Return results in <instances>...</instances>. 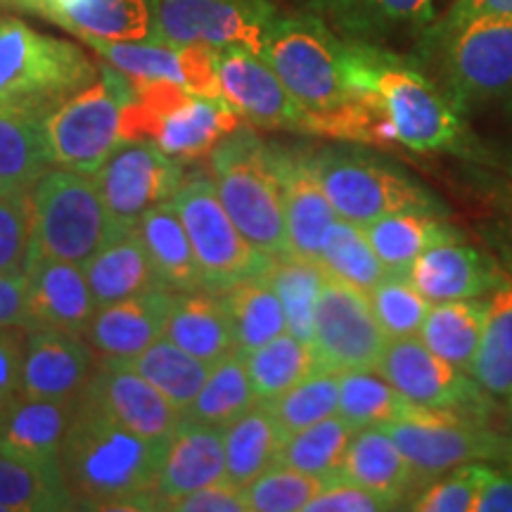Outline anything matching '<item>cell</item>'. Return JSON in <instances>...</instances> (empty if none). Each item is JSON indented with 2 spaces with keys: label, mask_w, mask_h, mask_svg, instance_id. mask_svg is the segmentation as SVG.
Returning <instances> with one entry per match:
<instances>
[{
  "label": "cell",
  "mask_w": 512,
  "mask_h": 512,
  "mask_svg": "<svg viewBox=\"0 0 512 512\" xmlns=\"http://www.w3.org/2000/svg\"><path fill=\"white\" fill-rule=\"evenodd\" d=\"M29 192L0 195V273L27 275L31 256Z\"/></svg>",
  "instance_id": "816d5d0a"
},
{
  "label": "cell",
  "mask_w": 512,
  "mask_h": 512,
  "mask_svg": "<svg viewBox=\"0 0 512 512\" xmlns=\"http://www.w3.org/2000/svg\"><path fill=\"white\" fill-rule=\"evenodd\" d=\"M81 41H147L155 38L152 0H15Z\"/></svg>",
  "instance_id": "603a6c76"
},
{
  "label": "cell",
  "mask_w": 512,
  "mask_h": 512,
  "mask_svg": "<svg viewBox=\"0 0 512 512\" xmlns=\"http://www.w3.org/2000/svg\"><path fill=\"white\" fill-rule=\"evenodd\" d=\"M226 439V479L223 482L245 489L256 477L278 465L287 434L273 418L266 401L254 403L247 413L223 430Z\"/></svg>",
  "instance_id": "836d02e7"
},
{
  "label": "cell",
  "mask_w": 512,
  "mask_h": 512,
  "mask_svg": "<svg viewBox=\"0 0 512 512\" xmlns=\"http://www.w3.org/2000/svg\"><path fill=\"white\" fill-rule=\"evenodd\" d=\"M100 354L83 335L53 328L27 330L22 366V396L76 401L98 368Z\"/></svg>",
  "instance_id": "ffe728a7"
},
{
  "label": "cell",
  "mask_w": 512,
  "mask_h": 512,
  "mask_svg": "<svg viewBox=\"0 0 512 512\" xmlns=\"http://www.w3.org/2000/svg\"><path fill=\"white\" fill-rule=\"evenodd\" d=\"M273 418L290 434L306 430L316 422L337 415L339 411V373L337 370H318L297 387L266 401Z\"/></svg>",
  "instance_id": "7dc6e473"
},
{
  "label": "cell",
  "mask_w": 512,
  "mask_h": 512,
  "mask_svg": "<svg viewBox=\"0 0 512 512\" xmlns=\"http://www.w3.org/2000/svg\"><path fill=\"white\" fill-rule=\"evenodd\" d=\"M510 399H512V394H510ZM508 451H510V456H512V444L508 446Z\"/></svg>",
  "instance_id": "94428289"
},
{
  "label": "cell",
  "mask_w": 512,
  "mask_h": 512,
  "mask_svg": "<svg viewBox=\"0 0 512 512\" xmlns=\"http://www.w3.org/2000/svg\"><path fill=\"white\" fill-rule=\"evenodd\" d=\"M366 235L389 275H408L420 254L441 242L460 240L456 230L434 211H396L368 223Z\"/></svg>",
  "instance_id": "d6a6232c"
},
{
  "label": "cell",
  "mask_w": 512,
  "mask_h": 512,
  "mask_svg": "<svg viewBox=\"0 0 512 512\" xmlns=\"http://www.w3.org/2000/svg\"><path fill=\"white\" fill-rule=\"evenodd\" d=\"M332 477H342L363 489L375 491L399 505L418 482L413 465L403 456L382 427H363L354 434L342 467Z\"/></svg>",
  "instance_id": "4dcf8cb0"
},
{
  "label": "cell",
  "mask_w": 512,
  "mask_h": 512,
  "mask_svg": "<svg viewBox=\"0 0 512 512\" xmlns=\"http://www.w3.org/2000/svg\"><path fill=\"white\" fill-rule=\"evenodd\" d=\"M377 373L387 377L415 406L470 411L479 401V384L470 382L465 370L444 361L420 342V337L389 339L377 363Z\"/></svg>",
  "instance_id": "d6986e66"
},
{
  "label": "cell",
  "mask_w": 512,
  "mask_h": 512,
  "mask_svg": "<svg viewBox=\"0 0 512 512\" xmlns=\"http://www.w3.org/2000/svg\"><path fill=\"white\" fill-rule=\"evenodd\" d=\"M475 512H512V467L510 470L491 467L477 496Z\"/></svg>",
  "instance_id": "6f0895ef"
},
{
  "label": "cell",
  "mask_w": 512,
  "mask_h": 512,
  "mask_svg": "<svg viewBox=\"0 0 512 512\" xmlns=\"http://www.w3.org/2000/svg\"><path fill=\"white\" fill-rule=\"evenodd\" d=\"M128 363L147 382L155 384L159 392L174 403L181 413L188 411V406L200 394V389L211 373L209 363L176 347L166 337L157 339L152 347H147L143 354L131 358Z\"/></svg>",
  "instance_id": "60d3db41"
},
{
  "label": "cell",
  "mask_w": 512,
  "mask_h": 512,
  "mask_svg": "<svg viewBox=\"0 0 512 512\" xmlns=\"http://www.w3.org/2000/svg\"><path fill=\"white\" fill-rule=\"evenodd\" d=\"M245 363L249 382L259 401H271L323 370L313 344L302 342L290 332H283L264 347L247 354Z\"/></svg>",
  "instance_id": "74e56055"
},
{
  "label": "cell",
  "mask_w": 512,
  "mask_h": 512,
  "mask_svg": "<svg viewBox=\"0 0 512 512\" xmlns=\"http://www.w3.org/2000/svg\"><path fill=\"white\" fill-rule=\"evenodd\" d=\"M216 69L223 100L245 124L264 131L304 133L306 110L264 57L240 46L221 48L216 50Z\"/></svg>",
  "instance_id": "2e32d148"
},
{
  "label": "cell",
  "mask_w": 512,
  "mask_h": 512,
  "mask_svg": "<svg viewBox=\"0 0 512 512\" xmlns=\"http://www.w3.org/2000/svg\"><path fill=\"white\" fill-rule=\"evenodd\" d=\"M482 15H512V0H456L439 27H456Z\"/></svg>",
  "instance_id": "680465c9"
},
{
  "label": "cell",
  "mask_w": 512,
  "mask_h": 512,
  "mask_svg": "<svg viewBox=\"0 0 512 512\" xmlns=\"http://www.w3.org/2000/svg\"><path fill=\"white\" fill-rule=\"evenodd\" d=\"M166 446L169 441L138 437L79 396L60 458L76 508L162 510L155 486Z\"/></svg>",
  "instance_id": "6da1fadb"
},
{
  "label": "cell",
  "mask_w": 512,
  "mask_h": 512,
  "mask_svg": "<svg viewBox=\"0 0 512 512\" xmlns=\"http://www.w3.org/2000/svg\"><path fill=\"white\" fill-rule=\"evenodd\" d=\"M486 306L489 302L482 297L432 304L418 332L420 342L444 361L470 373L482 342Z\"/></svg>",
  "instance_id": "8d00e7d4"
},
{
  "label": "cell",
  "mask_w": 512,
  "mask_h": 512,
  "mask_svg": "<svg viewBox=\"0 0 512 512\" xmlns=\"http://www.w3.org/2000/svg\"><path fill=\"white\" fill-rule=\"evenodd\" d=\"M164 337L209 366L238 351L228 306L209 290L174 292Z\"/></svg>",
  "instance_id": "f1b7e54d"
},
{
  "label": "cell",
  "mask_w": 512,
  "mask_h": 512,
  "mask_svg": "<svg viewBox=\"0 0 512 512\" xmlns=\"http://www.w3.org/2000/svg\"><path fill=\"white\" fill-rule=\"evenodd\" d=\"M408 278L432 304L482 297L503 283L494 264L460 240L441 242L420 254Z\"/></svg>",
  "instance_id": "4316f807"
},
{
  "label": "cell",
  "mask_w": 512,
  "mask_h": 512,
  "mask_svg": "<svg viewBox=\"0 0 512 512\" xmlns=\"http://www.w3.org/2000/svg\"><path fill=\"white\" fill-rule=\"evenodd\" d=\"M0 325L8 328H31L27 275L0 273Z\"/></svg>",
  "instance_id": "9f6ffc18"
},
{
  "label": "cell",
  "mask_w": 512,
  "mask_h": 512,
  "mask_svg": "<svg viewBox=\"0 0 512 512\" xmlns=\"http://www.w3.org/2000/svg\"><path fill=\"white\" fill-rule=\"evenodd\" d=\"M86 50L41 34L17 17H0V102L53 110L98 79Z\"/></svg>",
  "instance_id": "52a82bcc"
},
{
  "label": "cell",
  "mask_w": 512,
  "mask_h": 512,
  "mask_svg": "<svg viewBox=\"0 0 512 512\" xmlns=\"http://www.w3.org/2000/svg\"><path fill=\"white\" fill-rule=\"evenodd\" d=\"M102 60L131 81H166L188 88L204 98H223L216 50L207 46H171V43L147 38V41H83Z\"/></svg>",
  "instance_id": "ac0fdd59"
},
{
  "label": "cell",
  "mask_w": 512,
  "mask_h": 512,
  "mask_svg": "<svg viewBox=\"0 0 512 512\" xmlns=\"http://www.w3.org/2000/svg\"><path fill=\"white\" fill-rule=\"evenodd\" d=\"M358 430L349 425L342 415H330V418L316 422L287 437L283 451H280L278 465L290 467V470L304 472L320 479H328L342 467L347 456V448Z\"/></svg>",
  "instance_id": "f6af8a7d"
},
{
  "label": "cell",
  "mask_w": 512,
  "mask_h": 512,
  "mask_svg": "<svg viewBox=\"0 0 512 512\" xmlns=\"http://www.w3.org/2000/svg\"><path fill=\"white\" fill-rule=\"evenodd\" d=\"M320 266L330 278L349 283L356 290L370 294L387 278V268L370 245L366 228L339 219L325 233L323 249H320Z\"/></svg>",
  "instance_id": "b9f144b4"
},
{
  "label": "cell",
  "mask_w": 512,
  "mask_h": 512,
  "mask_svg": "<svg viewBox=\"0 0 512 512\" xmlns=\"http://www.w3.org/2000/svg\"><path fill=\"white\" fill-rule=\"evenodd\" d=\"M136 228L166 290H204L202 268L197 264L195 249L190 245L188 230H185L171 200L145 211Z\"/></svg>",
  "instance_id": "1f68e13d"
},
{
  "label": "cell",
  "mask_w": 512,
  "mask_h": 512,
  "mask_svg": "<svg viewBox=\"0 0 512 512\" xmlns=\"http://www.w3.org/2000/svg\"><path fill=\"white\" fill-rule=\"evenodd\" d=\"M171 299V290H155L98 306L83 337L100 356L131 361L164 337Z\"/></svg>",
  "instance_id": "d4e9b609"
},
{
  "label": "cell",
  "mask_w": 512,
  "mask_h": 512,
  "mask_svg": "<svg viewBox=\"0 0 512 512\" xmlns=\"http://www.w3.org/2000/svg\"><path fill=\"white\" fill-rule=\"evenodd\" d=\"M411 401L377 370H344L339 373V415L354 425L382 427L406 413Z\"/></svg>",
  "instance_id": "bcb514c9"
},
{
  "label": "cell",
  "mask_w": 512,
  "mask_h": 512,
  "mask_svg": "<svg viewBox=\"0 0 512 512\" xmlns=\"http://www.w3.org/2000/svg\"><path fill=\"white\" fill-rule=\"evenodd\" d=\"M46 114L41 107L0 102V195L29 192L53 166Z\"/></svg>",
  "instance_id": "83f0119b"
},
{
  "label": "cell",
  "mask_w": 512,
  "mask_h": 512,
  "mask_svg": "<svg viewBox=\"0 0 512 512\" xmlns=\"http://www.w3.org/2000/svg\"><path fill=\"white\" fill-rule=\"evenodd\" d=\"M470 375L486 394H512V280L508 278H503L486 306L482 342Z\"/></svg>",
  "instance_id": "ab89813d"
},
{
  "label": "cell",
  "mask_w": 512,
  "mask_h": 512,
  "mask_svg": "<svg viewBox=\"0 0 512 512\" xmlns=\"http://www.w3.org/2000/svg\"><path fill=\"white\" fill-rule=\"evenodd\" d=\"M268 278L283 302L287 332L306 344H313V320H316L318 297L323 292L328 271L318 261L283 256L275 259Z\"/></svg>",
  "instance_id": "ee69618b"
},
{
  "label": "cell",
  "mask_w": 512,
  "mask_h": 512,
  "mask_svg": "<svg viewBox=\"0 0 512 512\" xmlns=\"http://www.w3.org/2000/svg\"><path fill=\"white\" fill-rule=\"evenodd\" d=\"M27 297L31 328L86 335L88 323L98 311L86 268L69 261H31L27 268Z\"/></svg>",
  "instance_id": "44dd1931"
},
{
  "label": "cell",
  "mask_w": 512,
  "mask_h": 512,
  "mask_svg": "<svg viewBox=\"0 0 512 512\" xmlns=\"http://www.w3.org/2000/svg\"><path fill=\"white\" fill-rule=\"evenodd\" d=\"M95 304L107 306L136 294L166 290L140 240L138 228L112 238L83 264Z\"/></svg>",
  "instance_id": "f546056e"
},
{
  "label": "cell",
  "mask_w": 512,
  "mask_h": 512,
  "mask_svg": "<svg viewBox=\"0 0 512 512\" xmlns=\"http://www.w3.org/2000/svg\"><path fill=\"white\" fill-rule=\"evenodd\" d=\"M456 107L512 93V15L472 17L434 31Z\"/></svg>",
  "instance_id": "8fae6325"
},
{
  "label": "cell",
  "mask_w": 512,
  "mask_h": 512,
  "mask_svg": "<svg viewBox=\"0 0 512 512\" xmlns=\"http://www.w3.org/2000/svg\"><path fill=\"white\" fill-rule=\"evenodd\" d=\"M387 344L368 294L328 275L313 320V349L323 370H375Z\"/></svg>",
  "instance_id": "9a60e30c"
},
{
  "label": "cell",
  "mask_w": 512,
  "mask_h": 512,
  "mask_svg": "<svg viewBox=\"0 0 512 512\" xmlns=\"http://www.w3.org/2000/svg\"><path fill=\"white\" fill-rule=\"evenodd\" d=\"M31 197V261L55 259L86 264L114 238V226L93 176L72 169H48Z\"/></svg>",
  "instance_id": "8992f818"
},
{
  "label": "cell",
  "mask_w": 512,
  "mask_h": 512,
  "mask_svg": "<svg viewBox=\"0 0 512 512\" xmlns=\"http://www.w3.org/2000/svg\"><path fill=\"white\" fill-rule=\"evenodd\" d=\"M155 38L171 46H240L261 55L278 17L273 0H152Z\"/></svg>",
  "instance_id": "4fadbf2b"
},
{
  "label": "cell",
  "mask_w": 512,
  "mask_h": 512,
  "mask_svg": "<svg viewBox=\"0 0 512 512\" xmlns=\"http://www.w3.org/2000/svg\"><path fill=\"white\" fill-rule=\"evenodd\" d=\"M0 505L10 512L76 510L62 470H43L3 453H0Z\"/></svg>",
  "instance_id": "7bdbcfd3"
},
{
  "label": "cell",
  "mask_w": 512,
  "mask_h": 512,
  "mask_svg": "<svg viewBox=\"0 0 512 512\" xmlns=\"http://www.w3.org/2000/svg\"><path fill=\"white\" fill-rule=\"evenodd\" d=\"M81 396L112 415L121 427L152 441L174 439L183 418L174 403L124 358L100 356L98 368Z\"/></svg>",
  "instance_id": "e0dca14e"
},
{
  "label": "cell",
  "mask_w": 512,
  "mask_h": 512,
  "mask_svg": "<svg viewBox=\"0 0 512 512\" xmlns=\"http://www.w3.org/2000/svg\"><path fill=\"white\" fill-rule=\"evenodd\" d=\"M368 297L375 318L380 320L389 339L418 337L422 323L432 309L430 299L411 283L408 275H387Z\"/></svg>",
  "instance_id": "c3c4849f"
},
{
  "label": "cell",
  "mask_w": 512,
  "mask_h": 512,
  "mask_svg": "<svg viewBox=\"0 0 512 512\" xmlns=\"http://www.w3.org/2000/svg\"><path fill=\"white\" fill-rule=\"evenodd\" d=\"M76 401L17 396L0 413V453L43 470H62V441Z\"/></svg>",
  "instance_id": "cb8c5ba5"
},
{
  "label": "cell",
  "mask_w": 512,
  "mask_h": 512,
  "mask_svg": "<svg viewBox=\"0 0 512 512\" xmlns=\"http://www.w3.org/2000/svg\"><path fill=\"white\" fill-rule=\"evenodd\" d=\"M325 479L304 475L285 465H273L264 475L245 486L247 508L254 512H297L306 510L320 494Z\"/></svg>",
  "instance_id": "681fc988"
},
{
  "label": "cell",
  "mask_w": 512,
  "mask_h": 512,
  "mask_svg": "<svg viewBox=\"0 0 512 512\" xmlns=\"http://www.w3.org/2000/svg\"><path fill=\"white\" fill-rule=\"evenodd\" d=\"M320 17L349 41L373 43L401 29H425L434 19V0H330Z\"/></svg>",
  "instance_id": "e575fe53"
},
{
  "label": "cell",
  "mask_w": 512,
  "mask_h": 512,
  "mask_svg": "<svg viewBox=\"0 0 512 512\" xmlns=\"http://www.w3.org/2000/svg\"><path fill=\"white\" fill-rule=\"evenodd\" d=\"M275 5H290L292 10H306V12H316V15H323L325 8H328L330 0H273Z\"/></svg>",
  "instance_id": "91938a15"
},
{
  "label": "cell",
  "mask_w": 512,
  "mask_h": 512,
  "mask_svg": "<svg viewBox=\"0 0 512 512\" xmlns=\"http://www.w3.org/2000/svg\"><path fill=\"white\" fill-rule=\"evenodd\" d=\"M93 178L117 238L136 228L145 211L169 202L183 185L185 171L150 140H121Z\"/></svg>",
  "instance_id": "5bb4252c"
},
{
  "label": "cell",
  "mask_w": 512,
  "mask_h": 512,
  "mask_svg": "<svg viewBox=\"0 0 512 512\" xmlns=\"http://www.w3.org/2000/svg\"><path fill=\"white\" fill-rule=\"evenodd\" d=\"M235 332V349L247 356L287 332V316L268 273L242 280L221 294Z\"/></svg>",
  "instance_id": "d590c367"
},
{
  "label": "cell",
  "mask_w": 512,
  "mask_h": 512,
  "mask_svg": "<svg viewBox=\"0 0 512 512\" xmlns=\"http://www.w3.org/2000/svg\"><path fill=\"white\" fill-rule=\"evenodd\" d=\"M211 176L223 207L249 245L271 259L290 256L283 183L275 169L273 145L240 124L209 155Z\"/></svg>",
  "instance_id": "3957f363"
},
{
  "label": "cell",
  "mask_w": 512,
  "mask_h": 512,
  "mask_svg": "<svg viewBox=\"0 0 512 512\" xmlns=\"http://www.w3.org/2000/svg\"><path fill=\"white\" fill-rule=\"evenodd\" d=\"M273 157L280 183H283L290 252L299 259L318 261L320 264V249H323L325 233L337 221V211L318 181L313 157L297 155L292 150H280V147H273Z\"/></svg>",
  "instance_id": "7402d4cb"
},
{
  "label": "cell",
  "mask_w": 512,
  "mask_h": 512,
  "mask_svg": "<svg viewBox=\"0 0 512 512\" xmlns=\"http://www.w3.org/2000/svg\"><path fill=\"white\" fill-rule=\"evenodd\" d=\"M392 508H399V505L375 491L363 489L342 477H328L320 494L306 505L304 512H380Z\"/></svg>",
  "instance_id": "f5cc1de1"
},
{
  "label": "cell",
  "mask_w": 512,
  "mask_h": 512,
  "mask_svg": "<svg viewBox=\"0 0 512 512\" xmlns=\"http://www.w3.org/2000/svg\"><path fill=\"white\" fill-rule=\"evenodd\" d=\"M347 79L354 98L373 95L406 150L425 155L463 143L458 107L403 57L375 43L347 41Z\"/></svg>",
  "instance_id": "7a4b0ae2"
},
{
  "label": "cell",
  "mask_w": 512,
  "mask_h": 512,
  "mask_svg": "<svg viewBox=\"0 0 512 512\" xmlns=\"http://www.w3.org/2000/svg\"><path fill=\"white\" fill-rule=\"evenodd\" d=\"M256 401L259 399L249 382L245 356L233 351L211 366L207 382L183 413V420L226 430L230 422L247 413Z\"/></svg>",
  "instance_id": "f35d334b"
},
{
  "label": "cell",
  "mask_w": 512,
  "mask_h": 512,
  "mask_svg": "<svg viewBox=\"0 0 512 512\" xmlns=\"http://www.w3.org/2000/svg\"><path fill=\"white\" fill-rule=\"evenodd\" d=\"M261 57L306 110V128L356 100L347 79V41L316 12L280 10L266 31Z\"/></svg>",
  "instance_id": "277c9868"
},
{
  "label": "cell",
  "mask_w": 512,
  "mask_h": 512,
  "mask_svg": "<svg viewBox=\"0 0 512 512\" xmlns=\"http://www.w3.org/2000/svg\"><path fill=\"white\" fill-rule=\"evenodd\" d=\"M27 330L0 325V413L22 396V366Z\"/></svg>",
  "instance_id": "db71d44e"
},
{
  "label": "cell",
  "mask_w": 512,
  "mask_h": 512,
  "mask_svg": "<svg viewBox=\"0 0 512 512\" xmlns=\"http://www.w3.org/2000/svg\"><path fill=\"white\" fill-rule=\"evenodd\" d=\"M491 467L479 460V463L460 465L448 472V477L439 479L427 486L422 494L415 498L411 510L418 512H475V503L486 475Z\"/></svg>",
  "instance_id": "f907efd6"
},
{
  "label": "cell",
  "mask_w": 512,
  "mask_h": 512,
  "mask_svg": "<svg viewBox=\"0 0 512 512\" xmlns=\"http://www.w3.org/2000/svg\"><path fill=\"white\" fill-rule=\"evenodd\" d=\"M171 204L188 230L190 245L204 275V290L223 294L242 280L271 271L275 259L261 254L242 238L223 207L214 181L207 176L183 181L171 197Z\"/></svg>",
  "instance_id": "9c48e42d"
},
{
  "label": "cell",
  "mask_w": 512,
  "mask_h": 512,
  "mask_svg": "<svg viewBox=\"0 0 512 512\" xmlns=\"http://www.w3.org/2000/svg\"><path fill=\"white\" fill-rule=\"evenodd\" d=\"M133 98V81L112 64H102L98 79L46 114L53 166L98 174L121 143V112Z\"/></svg>",
  "instance_id": "ba28073f"
},
{
  "label": "cell",
  "mask_w": 512,
  "mask_h": 512,
  "mask_svg": "<svg viewBox=\"0 0 512 512\" xmlns=\"http://www.w3.org/2000/svg\"><path fill=\"white\" fill-rule=\"evenodd\" d=\"M164 510L171 512H247L245 489L219 482L204 486V489L190 491L176 501L166 503Z\"/></svg>",
  "instance_id": "11a10c76"
},
{
  "label": "cell",
  "mask_w": 512,
  "mask_h": 512,
  "mask_svg": "<svg viewBox=\"0 0 512 512\" xmlns=\"http://www.w3.org/2000/svg\"><path fill=\"white\" fill-rule=\"evenodd\" d=\"M318 181L339 219L368 226L396 211H434L437 200L396 166L354 150L313 157Z\"/></svg>",
  "instance_id": "30bf717a"
},
{
  "label": "cell",
  "mask_w": 512,
  "mask_h": 512,
  "mask_svg": "<svg viewBox=\"0 0 512 512\" xmlns=\"http://www.w3.org/2000/svg\"><path fill=\"white\" fill-rule=\"evenodd\" d=\"M223 479H226V439L221 427L181 418L174 439L166 446L162 472L155 486L162 510L166 503L190 491L219 484Z\"/></svg>",
  "instance_id": "484cf974"
},
{
  "label": "cell",
  "mask_w": 512,
  "mask_h": 512,
  "mask_svg": "<svg viewBox=\"0 0 512 512\" xmlns=\"http://www.w3.org/2000/svg\"><path fill=\"white\" fill-rule=\"evenodd\" d=\"M245 121L223 98H204L176 83H152L121 112V140H150L181 164L209 157Z\"/></svg>",
  "instance_id": "5b68a950"
},
{
  "label": "cell",
  "mask_w": 512,
  "mask_h": 512,
  "mask_svg": "<svg viewBox=\"0 0 512 512\" xmlns=\"http://www.w3.org/2000/svg\"><path fill=\"white\" fill-rule=\"evenodd\" d=\"M418 479H432L460 465L498 458L510 444L486 432L458 411L411 406L399 418L382 425Z\"/></svg>",
  "instance_id": "7c38bea8"
}]
</instances>
